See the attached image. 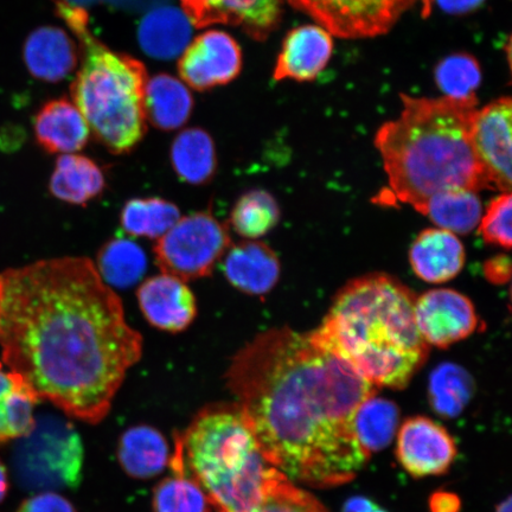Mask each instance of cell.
<instances>
[{
	"instance_id": "5bb4252c",
	"label": "cell",
	"mask_w": 512,
	"mask_h": 512,
	"mask_svg": "<svg viewBox=\"0 0 512 512\" xmlns=\"http://www.w3.org/2000/svg\"><path fill=\"white\" fill-rule=\"evenodd\" d=\"M192 27L239 25L255 40H265L280 21L281 0H182Z\"/></svg>"
},
{
	"instance_id": "7402d4cb",
	"label": "cell",
	"mask_w": 512,
	"mask_h": 512,
	"mask_svg": "<svg viewBox=\"0 0 512 512\" xmlns=\"http://www.w3.org/2000/svg\"><path fill=\"white\" fill-rule=\"evenodd\" d=\"M146 120L163 131H174L190 118L194 99L181 80L158 74L147 80L144 96Z\"/></svg>"
},
{
	"instance_id": "8fae6325",
	"label": "cell",
	"mask_w": 512,
	"mask_h": 512,
	"mask_svg": "<svg viewBox=\"0 0 512 512\" xmlns=\"http://www.w3.org/2000/svg\"><path fill=\"white\" fill-rule=\"evenodd\" d=\"M415 322L428 345L444 349L471 336L477 329L478 317L469 298L438 288L416 298Z\"/></svg>"
},
{
	"instance_id": "2e32d148",
	"label": "cell",
	"mask_w": 512,
	"mask_h": 512,
	"mask_svg": "<svg viewBox=\"0 0 512 512\" xmlns=\"http://www.w3.org/2000/svg\"><path fill=\"white\" fill-rule=\"evenodd\" d=\"M332 51V35L319 25H304L294 29L285 38L273 78L277 81L299 82L316 79L328 66Z\"/></svg>"
},
{
	"instance_id": "ab89813d",
	"label": "cell",
	"mask_w": 512,
	"mask_h": 512,
	"mask_svg": "<svg viewBox=\"0 0 512 512\" xmlns=\"http://www.w3.org/2000/svg\"><path fill=\"white\" fill-rule=\"evenodd\" d=\"M22 383L18 375L11 373V371H5L2 362H0V400L14 393Z\"/></svg>"
},
{
	"instance_id": "836d02e7",
	"label": "cell",
	"mask_w": 512,
	"mask_h": 512,
	"mask_svg": "<svg viewBox=\"0 0 512 512\" xmlns=\"http://www.w3.org/2000/svg\"><path fill=\"white\" fill-rule=\"evenodd\" d=\"M254 512H329L315 496L298 488L284 473L267 486L259 508Z\"/></svg>"
},
{
	"instance_id": "8d00e7d4",
	"label": "cell",
	"mask_w": 512,
	"mask_h": 512,
	"mask_svg": "<svg viewBox=\"0 0 512 512\" xmlns=\"http://www.w3.org/2000/svg\"><path fill=\"white\" fill-rule=\"evenodd\" d=\"M485 277L492 284L502 285L508 283L511 274L510 260L507 255H498L486 261L484 266Z\"/></svg>"
},
{
	"instance_id": "ffe728a7",
	"label": "cell",
	"mask_w": 512,
	"mask_h": 512,
	"mask_svg": "<svg viewBox=\"0 0 512 512\" xmlns=\"http://www.w3.org/2000/svg\"><path fill=\"white\" fill-rule=\"evenodd\" d=\"M34 130L44 150L63 155L82 150L91 134L79 108L66 99L47 102L36 114Z\"/></svg>"
},
{
	"instance_id": "ee69618b",
	"label": "cell",
	"mask_w": 512,
	"mask_h": 512,
	"mask_svg": "<svg viewBox=\"0 0 512 512\" xmlns=\"http://www.w3.org/2000/svg\"><path fill=\"white\" fill-rule=\"evenodd\" d=\"M370 512H388V511L384 510L383 508L380 507V505L376 504V507L373 510H371Z\"/></svg>"
},
{
	"instance_id": "f35d334b",
	"label": "cell",
	"mask_w": 512,
	"mask_h": 512,
	"mask_svg": "<svg viewBox=\"0 0 512 512\" xmlns=\"http://www.w3.org/2000/svg\"><path fill=\"white\" fill-rule=\"evenodd\" d=\"M437 3L440 9L448 12V14L460 15L479 8L484 0H437Z\"/></svg>"
},
{
	"instance_id": "30bf717a",
	"label": "cell",
	"mask_w": 512,
	"mask_h": 512,
	"mask_svg": "<svg viewBox=\"0 0 512 512\" xmlns=\"http://www.w3.org/2000/svg\"><path fill=\"white\" fill-rule=\"evenodd\" d=\"M511 117L510 98H501L477 110L472 123V145L486 189L511 190Z\"/></svg>"
},
{
	"instance_id": "e575fe53",
	"label": "cell",
	"mask_w": 512,
	"mask_h": 512,
	"mask_svg": "<svg viewBox=\"0 0 512 512\" xmlns=\"http://www.w3.org/2000/svg\"><path fill=\"white\" fill-rule=\"evenodd\" d=\"M512 197L502 192L492 200L479 222V232L485 242L505 249L511 247Z\"/></svg>"
},
{
	"instance_id": "ac0fdd59",
	"label": "cell",
	"mask_w": 512,
	"mask_h": 512,
	"mask_svg": "<svg viewBox=\"0 0 512 512\" xmlns=\"http://www.w3.org/2000/svg\"><path fill=\"white\" fill-rule=\"evenodd\" d=\"M23 60L34 78L56 83L74 72L79 54L75 42L66 31L42 27L32 31L25 41Z\"/></svg>"
},
{
	"instance_id": "1f68e13d",
	"label": "cell",
	"mask_w": 512,
	"mask_h": 512,
	"mask_svg": "<svg viewBox=\"0 0 512 512\" xmlns=\"http://www.w3.org/2000/svg\"><path fill=\"white\" fill-rule=\"evenodd\" d=\"M155 512H210V502L195 480L174 475L160 482L152 499Z\"/></svg>"
},
{
	"instance_id": "7a4b0ae2",
	"label": "cell",
	"mask_w": 512,
	"mask_h": 512,
	"mask_svg": "<svg viewBox=\"0 0 512 512\" xmlns=\"http://www.w3.org/2000/svg\"><path fill=\"white\" fill-rule=\"evenodd\" d=\"M226 380L265 459L291 482L335 488L367 464L352 421L376 387L312 334L262 332L236 352Z\"/></svg>"
},
{
	"instance_id": "7bdbcfd3",
	"label": "cell",
	"mask_w": 512,
	"mask_h": 512,
	"mask_svg": "<svg viewBox=\"0 0 512 512\" xmlns=\"http://www.w3.org/2000/svg\"><path fill=\"white\" fill-rule=\"evenodd\" d=\"M511 504V497H508L497 505L495 512H511Z\"/></svg>"
},
{
	"instance_id": "74e56055",
	"label": "cell",
	"mask_w": 512,
	"mask_h": 512,
	"mask_svg": "<svg viewBox=\"0 0 512 512\" xmlns=\"http://www.w3.org/2000/svg\"><path fill=\"white\" fill-rule=\"evenodd\" d=\"M460 499L456 494L446 491H438L430 499L431 512H459Z\"/></svg>"
},
{
	"instance_id": "ba28073f",
	"label": "cell",
	"mask_w": 512,
	"mask_h": 512,
	"mask_svg": "<svg viewBox=\"0 0 512 512\" xmlns=\"http://www.w3.org/2000/svg\"><path fill=\"white\" fill-rule=\"evenodd\" d=\"M329 31L342 38L386 34L415 0H287Z\"/></svg>"
},
{
	"instance_id": "52a82bcc",
	"label": "cell",
	"mask_w": 512,
	"mask_h": 512,
	"mask_svg": "<svg viewBox=\"0 0 512 512\" xmlns=\"http://www.w3.org/2000/svg\"><path fill=\"white\" fill-rule=\"evenodd\" d=\"M232 246L226 224L211 211L181 217L153 248L160 271L183 281L209 277Z\"/></svg>"
},
{
	"instance_id": "7c38bea8",
	"label": "cell",
	"mask_w": 512,
	"mask_h": 512,
	"mask_svg": "<svg viewBox=\"0 0 512 512\" xmlns=\"http://www.w3.org/2000/svg\"><path fill=\"white\" fill-rule=\"evenodd\" d=\"M242 53L227 32L209 30L189 44L178 62L179 74L196 91H208L238 78Z\"/></svg>"
},
{
	"instance_id": "4316f807",
	"label": "cell",
	"mask_w": 512,
	"mask_h": 512,
	"mask_svg": "<svg viewBox=\"0 0 512 512\" xmlns=\"http://www.w3.org/2000/svg\"><path fill=\"white\" fill-rule=\"evenodd\" d=\"M399 421V407L393 401L374 395L358 406L352 425L358 443L371 454L392 444Z\"/></svg>"
},
{
	"instance_id": "d590c367",
	"label": "cell",
	"mask_w": 512,
	"mask_h": 512,
	"mask_svg": "<svg viewBox=\"0 0 512 512\" xmlns=\"http://www.w3.org/2000/svg\"><path fill=\"white\" fill-rule=\"evenodd\" d=\"M17 512H76V510L68 499L53 492H46V494L27 499Z\"/></svg>"
},
{
	"instance_id": "cb8c5ba5",
	"label": "cell",
	"mask_w": 512,
	"mask_h": 512,
	"mask_svg": "<svg viewBox=\"0 0 512 512\" xmlns=\"http://www.w3.org/2000/svg\"><path fill=\"white\" fill-rule=\"evenodd\" d=\"M118 458L128 476L149 479L159 475L170 462L168 441L150 426H136L120 438Z\"/></svg>"
},
{
	"instance_id": "f546056e",
	"label": "cell",
	"mask_w": 512,
	"mask_h": 512,
	"mask_svg": "<svg viewBox=\"0 0 512 512\" xmlns=\"http://www.w3.org/2000/svg\"><path fill=\"white\" fill-rule=\"evenodd\" d=\"M95 267L108 286L127 288L143 278L147 260L137 243L120 238L101 248Z\"/></svg>"
},
{
	"instance_id": "60d3db41",
	"label": "cell",
	"mask_w": 512,
	"mask_h": 512,
	"mask_svg": "<svg viewBox=\"0 0 512 512\" xmlns=\"http://www.w3.org/2000/svg\"><path fill=\"white\" fill-rule=\"evenodd\" d=\"M8 489V473H6V469L3 463L0 462V502H2L6 494H8Z\"/></svg>"
},
{
	"instance_id": "277c9868",
	"label": "cell",
	"mask_w": 512,
	"mask_h": 512,
	"mask_svg": "<svg viewBox=\"0 0 512 512\" xmlns=\"http://www.w3.org/2000/svg\"><path fill=\"white\" fill-rule=\"evenodd\" d=\"M415 300L398 280L367 275L342 288L311 334L373 386L405 389L430 352L416 326Z\"/></svg>"
},
{
	"instance_id": "d6986e66",
	"label": "cell",
	"mask_w": 512,
	"mask_h": 512,
	"mask_svg": "<svg viewBox=\"0 0 512 512\" xmlns=\"http://www.w3.org/2000/svg\"><path fill=\"white\" fill-rule=\"evenodd\" d=\"M409 261L420 279L443 284L463 270L465 249L456 234L440 228L427 229L413 242Z\"/></svg>"
},
{
	"instance_id": "5b68a950",
	"label": "cell",
	"mask_w": 512,
	"mask_h": 512,
	"mask_svg": "<svg viewBox=\"0 0 512 512\" xmlns=\"http://www.w3.org/2000/svg\"><path fill=\"white\" fill-rule=\"evenodd\" d=\"M174 475L200 486L217 512H254L280 471L264 457L236 403L204 408L176 438Z\"/></svg>"
},
{
	"instance_id": "6da1fadb",
	"label": "cell",
	"mask_w": 512,
	"mask_h": 512,
	"mask_svg": "<svg viewBox=\"0 0 512 512\" xmlns=\"http://www.w3.org/2000/svg\"><path fill=\"white\" fill-rule=\"evenodd\" d=\"M0 349L37 401L96 425L142 358L143 337L94 262L64 256L0 274Z\"/></svg>"
},
{
	"instance_id": "e0dca14e",
	"label": "cell",
	"mask_w": 512,
	"mask_h": 512,
	"mask_svg": "<svg viewBox=\"0 0 512 512\" xmlns=\"http://www.w3.org/2000/svg\"><path fill=\"white\" fill-rule=\"evenodd\" d=\"M223 271L230 285L251 296H264L277 285L280 262L264 242L245 241L229 247Z\"/></svg>"
},
{
	"instance_id": "f1b7e54d",
	"label": "cell",
	"mask_w": 512,
	"mask_h": 512,
	"mask_svg": "<svg viewBox=\"0 0 512 512\" xmlns=\"http://www.w3.org/2000/svg\"><path fill=\"white\" fill-rule=\"evenodd\" d=\"M175 203L163 198H133L121 211L120 222L125 232L139 238L158 240L181 219Z\"/></svg>"
},
{
	"instance_id": "603a6c76",
	"label": "cell",
	"mask_w": 512,
	"mask_h": 512,
	"mask_svg": "<svg viewBox=\"0 0 512 512\" xmlns=\"http://www.w3.org/2000/svg\"><path fill=\"white\" fill-rule=\"evenodd\" d=\"M106 179L99 165L85 156L62 155L50 178L51 194L74 206H86L105 190Z\"/></svg>"
},
{
	"instance_id": "484cf974",
	"label": "cell",
	"mask_w": 512,
	"mask_h": 512,
	"mask_svg": "<svg viewBox=\"0 0 512 512\" xmlns=\"http://www.w3.org/2000/svg\"><path fill=\"white\" fill-rule=\"evenodd\" d=\"M420 213L430 217L440 229L469 234L479 226L483 207L477 191L454 189L432 196Z\"/></svg>"
},
{
	"instance_id": "d6a6232c",
	"label": "cell",
	"mask_w": 512,
	"mask_h": 512,
	"mask_svg": "<svg viewBox=\"0 0 512 512\" xmlns=\"http://www.w3.org/2000/svg\"><path fill=\"white\" fill-rule=\"evenodd\" d=\"M435 81L446 98L469 99L476 96L482 72L475 57L456 54L446 57L435 69Z\"/></svg>"
},
{
	"instance_id": "9a60e30c",
	"label": "cell",
	"mask_w": 512,
	"mask_h": 512,
	"mask_svg": "<svg viewBox=\"0 0 512 512\" xmlns=\"http://www.w3.org/2000/svg\"><path fill=\"white\" fill-rule=\"evenodd\" d=\"M140 310L147 322L158 330L182 332L197 316L194 292L183 281L169 274H159L144 281L138 288Z\"/></svg>"
},
{
	"instance_id": "4fadbf2b",
	"label": "cell",
	"mask_w": 512,
	"mask_h": 512,
	"mask_svg": "<svg viewBox=\"0 0 512 512\" xmlns=\"http://www.w3.org/2000/svg\"><path fill=\"white\" fill-rule=\"evenodd\" d=\"M396 457L414 478L439 476L447 472L456 459L457 444L438 422L414 416L400 428Z\"/></svg>"
},
{
	"instance_id": "83f0119b",
	"label": "cell",
	"mask_w": 512,
	"mask_h": 512,
	"mask_svg": "<svg viewBox=\"0 0 512 512\" xmlns=\"http://www.w3.org/2000/svg\"><path fill=\"white\" fill-rule=\"evenodd\" d=\"M475 393V381L467 371L453 363L435 368L428 384V399L433 411L443 418H457Z\"/></svg>"
},
{
	"instance_id": "b9f144b4",
	"label": "cell",
	"mask_w": 512,
	"mask_h": 512,
	"mask_svg": "<svg viewBox=\"0 0 512 512\" xmlns=\"http://www.w3.org/2000/svg\"><path fill=\"white\" fill-rule=\"evenodd\" d=\"M433 0H421L422 5V17L427 18L431 15L433 9Z\"/></svg>"
},
{
	"instance_id": "8992f818",
	"label": "cell",
	"mask_w": 512,
	"mask_h": 512,
	"mask_svg": "<svg viewBox=\"0 0 512 512\" xmlns=\"http://www.w3.org/2000/svg\"><path fill=\"white\" fill-rule=\"evenodd\" d=\"M56 10L81 44L82 66L72 86L75 106L96 139L114 155L131 152L146 133L144 96L149 79L144 64L115 53L94 37L85 9L56 0Z\"/></svg>"
},
{
	"instance_id": "4dcf8cb0",
	"label": "cell",
	"mask_w": 512,
	"mask_h": 512,
	"mask_svg": "<svg viewBox=\"0 0 512 512\" xmlns=\"http://www.w3.org/2000/svg\"><path fill=\"white\" fill-rule=\"evenodd\" d=\"M280 219L275 198L265 190H252L243 194L230 214V224L242 238L259 239L270 233Z\"/></svg>"
},
{
	"instance_id": "9c48e42d",
	"label": "cell",
	"mask_w": 512,
	"mask_h": 512,
	"mask_svg": "<svg viewBox=\"0 0 512 512\" xmlns=\"http://www.w3.org/2000/svg\"><path fill=\"white\" fill-rule=\"evenodd\" d=\"M23 453L22 465L31 483L42 486H74L80 482L83 447L72 425L47 420Z\"/></svg>"
},
{
	"instance_id": "44dd1931",
	"label": "cell",
	"mask_w": 512,
	"mask_h": 512,
	"mask_svg": "<svg viewBox=\"0 0 512 512\" xmlns=\"http://www.w3.org/2000/svg\"><path fill=\"white\" fill-rule=\"evenodd\" d=\"M192 24L183 10L162 6L152 10L140 22L138 41L146 55L157 60H172L189 47Z\"/></svg>"
},
{
	"instance_id": "3957f363",
	"label": "cell",
	"mask_w": 512,
	"mask_h": 512,
	"mask_svg": "<svg viewBox=\"0 0 512 512\" xmlns=\"http://www.w3.org/2000/svg\"><path fill=\"white\" fill-rule=\"evenodd\" d=\"M399 118L384 124L375 145L390 190L419 213L441 191L486 189L472 145L477 98L427 99L401 95Z\"/></svg>"
},
{
	"instance_id": "d4e9b609",
	"label": "cell",
	"mask_w": 512,
	"mask_h": 512,
	"mask_svg": "<svg viewBox=\"0 0 512 512\" xmlns=\"http://www.w3.org/2000/svg\"><path fill=\"white\" fill-rule=\"evenodd\" d=\"M171 164L181 181L192 185L206 184L217 169L213 138L202 128H188L178 134L171 146Z\"/></svg>"
}]
</instances>
